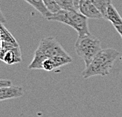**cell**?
<instances>
[{
  "label": "cell",
  "mask_w": 122,
  "mask_h": 117,
  "mask_svg": "<svg viewBox=\"0 0 122 117\" xmlns=\"http://www.w3.org/2000/svg\"><path fill=\"white\" fill-rule=\"evenodd\" d=\"M120 56L118 51L113 48L102 49L99 51L91 63L86 67L82 72V77L84 78L97 76H107L110 74L114 62Z\"/></svg>",
  "instance_id": "1"
},
{
  "label": "cell",
  "mask_w": 122,
  "mask_h": 117,
  "mask_svg": "<svg viewBox=\"0 0 122 117\" xmlns=\"http://www.w3.org/2000/svg\"><path fill=\"white\" fill-rule=\"evenodd\" d=\"M55 56L69 57V55L54 37L42 39L35 51L34 58L28 68L29 70H42V63L44 59Z\"/></svg>",
  "instance_id": "2"
},
{
  "label": "cell",
  "mask_w": 122,
  "mask_h": 117,
  "mask_svg": "<svg viewBox=\"0 0 122 117\" xmlns=\"http://www.w3.org/2000/svg\"><path fill=\"white\" fill-rule=\"evenodd\" d=\"M46 20L58 22L69 25L78 33V36L90 34L87 18L76 10H60L58 12L51 14Z\"/></svg>",
  "instance_id": "3"
},
{
  "label": "cell",
  "mask_w": 122,
  "mask_h": 117,
  "mask_svg": "<svg viewBox=\"0 0 122 117\" xmlns=\"http://www.w3.org/2000/svg\"><path fill=\"white\" fill-rule=\"evenodd\" d=\"M75 50L80 58L84 61L86 67L88 66L95 56L102 50L101 42L97 37L88 34L78 36L75 44Z\"/></svg>",
  "instance_id": "4"
},
{
  "label": "cell",
  "mask_w": 122,
  "mask_h": 117,
  "mask_svg": "<svg viewBox=\"0 0 122 117\" xmlns=\"http://www.w3.org/2000/svg\"><path fill=\"white\" fill-rule=\"evenodd\" d=\"M78 10L87 19H104L102 14L91 0H80Z\"/></svg>",
  "instance_id": "5"
},
{
  "label": "cell",
  "mask_w": 122,
  "mask_h": 117,
  "mask_svg": "<svg viewBox=\"0 0 122 117\" xmlns=\"http://www.w3.org/2000/svg\"><path fill=\"white\" fill-rule=\"evenodd\" d=\"M24 95V89L20 86L8 85L0 87V101L20 97Z\"/></svg>",
  "instance_id": "6"
},
{
  "label": "cell",
  "mask_w": 122,
  "mask_h": 117,
  "mask_svg": "<svg viewBox=\"0 0 122 117\" xmlns=\"http://www.w3.org/2000/svg\"><path fill=\"white\" fill-rule=\"evenodd\" d=\"M2 61L8 65H12L21 62V52H20V47L10 48L5 51L1 57Z\"/></svg>",
  "instance_id": "7"
},
{
  "label": "cell",
  "mask_w": 122,
  "mask_h": 117,
  "mask_svg": "<svg viewBox=\"0 0 122 117\" xmlns=\"http://www.w3.org/2000/svg\"><path fill=\"white\" fill-rule=\"evenodd\" d=\"M24 1H25L29 5H31L33 8L37 10V11L40 13L43 17H45L46 19H47V18L52 14L46 7L45 4L43 3V0H24Z\"/></svg>",
  "instance_id": "8"
},
{
  "label": "cell",
  "mask_w": 122,
  "mask_h": 117,
  "mask_svg": "<svg viewBox=\"0 0 122 117\" xmlns=\"http://www.w3.org/2000/svg\"><path fill=\"white\" fill-rule=\"evenodd\" d=\"M105 19L112 23L113 25L117 24H121L122 23V17L118 13L117 10H116L113 5L111 3L110 6H108L107 10H106V14Z\"/></svg>",
  "instance_id": "9"
},
{
  "label": "cell",
  "mask_w": 122,
  "mask_h": 117,
  "mask_svg": "<svg viewBox=\"0 0 122 117\" xmlns=\"http://www.w3.org/2000/svg\"><path fill=\"white\" fill-rule=\"evenodd\" d=\"M91 1L93 2V4L95 5L96 8L99 10V12L102 14L105 19L108 6L112 3L111 0H91Z\"/></svg>",
  "instance_id": "10"
},
{
  "label": "cell",
  "mask_w": 122,
  "mask_h": 117,
  "mask_svg": "<svg viewBox=\"0 0 122 117\" xmlns=\"http://www.w3.org/2000/svg\"><path fill=\"white\" fill-rule=\"evenodd\" d=\"M56 2L61 10H77L72 0H56Z\"/></svg>",
  "instance_id": "11"
},
{
  "label": "cell",
  "mask_w": 122,
  "mask_h": 117,
  "mask_svg": "<svg viewBox=\"0 0 122 117\" xmlns=\"http://www.w3.org/2000/svg\"><path fill=\"white\" fill-rule=\"evenodd\" d=\"M43 2L51 14H55L61 10L58 5L57 4L56 0H43Z\"/></svg>",
  "instance_id": "12"
},
{
  "label": "cell",
  "mask_w": 122,
  "mask_h": 117,
  "mask_svg": "<svg viewBox=\"0 0 122 117\" xmlns=\"http://www.w3.org/2000/svg\"><path fill=\"white\" fill-rule=\"evenodd\" d=\"M55 64L53 60V58H47L44 59L42 63V70L46 71H52L55 70Z\"/></svg>",
  "instance_id": "13"
},
{
  "label": "cell",
  "mask_w": 122,
  "mask_h": 117,
  "mask_svg": "<svg viewBox=\"0 0 122 117\" xmlns=\"http://www.w3.org/2000/svg\"><path fill=\"white\" fill-rule=\"evenodd\" d=\"M12 82L10 80L8 79H0V87L3 86H8V85H11Z\"/></svg>",
  "instance_id": "14"
},
{
  "label": "cell",
  "mask_w": 122,
  "mask_h": 117,
  "mask_svg": "<svg viewBox=\"0 0 122 117\" xmlns=\"http://www.w3.org/2000/svg\"><path fill=\"white\" fill-rule=\"evenodd\" d=\"M113 25L114 26V28H115V29L117 31V33L121 35L122 38V23L121 24H117V25Z\"/></svg>",
  "instance_id": "15"
},
{
  "label": "cell",
  "mask_w": 122,
  "mask_h": 117,
  "mask_svg": "<svg viewBox=\"0 0 122 117\" xmlns=\"http://www.w3.org/2000/svg\"><path fill=\"white\" fill-rule=\"evenodd\" d=\"M5 23H6V18H5L1 9H0V24H4L5 25Z\"/></svg>",
  "instance_id": "16"
},
{
  "label": "cell",
  "mask_w": 122,
  "mask_h": 117,
  "mask_svg": "<svg viewBox=\"0 0 122 117\" xmlns=\"http://www.w3.org/2000/svg\"><path fill=\"white\" fill-rule=\"evenodd\" d=\"M72 1L74 2V5H75V6H76V10H78V5H79L80 0H72Z\"/></svg>",
  "instance_id": "17"
}]
</instances>
